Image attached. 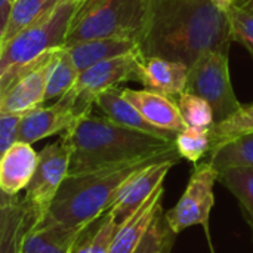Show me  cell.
Instances as JSON below:
<instances>
[{
	"instance_id": "1",
	"label": "cell",
	"mask_w": 253,
	"mask_h": 253,
	"mask_svg": "<svg viewBox=\"0 0 253 253\" xmlns=\"http://www.w3.org/2000/svg\"><path fill=\"white\" fill-rule=\"evenodd\" d=\"M231 42L228 12L211 0H145L141 56L166 58L190 68L205 52L230 49Z\"/></svg>"
},
{
	"instance_id": "2",
	"label": "cell",
	"mask_w": 253,
	"mask_h": 253,
	"mask_svg": "<svg viewBox=\"0 0 253 253\" xmlns=\"http://www.w3.org/2000/svg\"><path fill=\"white\" fill-rule=\"evenodd\" d=\"M168 159L181 160L182 157L178 148H173L162 154L68 175L40 224L58 225L65 230L86 228L111 209L122 188L135 175Z\"/></svg>"
},
{
	"instance_id": "3",
	"label": "cell",
	"mask_w": 253,
	"mask_h": 253,
	"mask_svg": "<svg viewBox=\"0 0 253 253\" xmlns=\"http://www.w3.org/2000/svg\"><path fill=\"white\" fill-rule=\"evenodd\" d=\"M71 150L70 173L113 166L142 157L162 154L176 144L141 130L122 126L108 117L87 116L62 133Z\"/></svg>"
},
{
	"instance_id": "4",
	"label": "cell",
	"mask_w": 253,
	"mask_h": 253,
	"mask_svg": "<svg viewBox=\"0 0 253 253\" xmlns=\"http://www.w3.org/2000/svg\"><path fill=\"white\" fill-rule=\"evenodd\" d=\"M80 6L82 1L77 0H61L44 19L0 44V93L40 58L64 47Z\"/></svg>"
},
{
	"instance_id": "5",
	"label": "cell",
	"mask_w": 253,
	"mask_h": 253,
	"mask_svg": "<svg viewBox=\"0 0 253 253\" xmlns=\"http://www.w3.org/2000/svg\"><path fill=\"white\" fill-rule=\"evenodd\" d=\"M145 21V0H84L71 21L65 44L95 39L138 42Z\"/></svg>"
},
{
	"instance_id": "6",
	"label": "cell",
	"mask_w": 253,
	"mask_h": 253,
	"mask_svg": "<svg viewBox=\"0 0 253 253\" xmlns=\"http://www.w3.org/2000/svg\"><path fill=\"white\" fill-rule=\"evenodd\" d=\"M228 50H208L188 68L185 92L199 95L211 104L215 123L230 117L242 107L231 83Z\"/></svg>"
},
{
	"instance_id": "7",
	"label": "cell",
	"mask_w": 253,
	"mask_h": 253,
	"mask_svg": "<svg viewBox=\"0 0 253 253\" xmlns=\"http://www.w3.org/2000/svg\"><path fill=\"white\" fill-rule=\"evenodd\" d=\"M218 170L211 162L197 163L182 197L170 211L166 212V221L175 234H179L188 227L202 225L211 249L212 243L209 233V218L215 205L213 187L218 181Z\"/></svg>"
},
{
	"instance_id": "8",
	"label": "cell",
	"mask_w": 253,
	"mask_h": 253,
	"mask_svg": "<svg viewBox=\"0 0 253 253\" xmlns=\"http://www.w3.org/2000/svg\"><path fill=\"white\" fill-rule=\"evenodd\" d=\"M139 61V50L101 61L80 73L76 84L64 96L76 101L82 110L92 114L93 107H96V98L102 92L119 87L129 80L138 82Z\"/></svg>"
},
{
	"instance_id": "9",
	"label": "cell",
	"mask_w": 253,
	"mask_h": 253,
	"mask_svg": "<svg viewBox=\"0 0 253 253\" xmlns=\"http://www.w3.org/2000/svg\"><path fill=\"white\" fill-rule=\"evenodd\" d=\"M70 162L71 150L64 138L43 147L39 153V163L24 197L37 212L40 222L46 218L61 185L70 173Z\"/></svg>"
},
{
	"instance_id": "10",
	"label": "cell",
	"mask_w": 253,
	"mask_h": 253,
	"mask_svg": "<svg viewBox=\"0 0 253 253\" xmlns=\"http://www.w3.org/2000/svg\"><path fill=\"white\" fill-rule=\"evenodd\" d=\"M87 116L90 114L83 111L77 102L62 96L50 107L42 105L25 113L21 122L18 141L34 144L47 136L65 133L79 120Z\"/></svg>"
},
{
	"instance_id": "11",
	"label": "cell",
	"mask_w": 253,
	"mask_h": 253,
	"mask_svg": "<svg viewBox=\"0 0 253 253\" xmlns=\"http://www.w3.org/2000/svg\"><path fill=\"white\" fill-rule=\"evenodd\" d=\"M53 53L55 50L40 58L0 93V113L25 114L46 102V82Z\"/></svg>"
},
{
	"instance_id": "12",
	"label": "cell",
	"mask_w": 253,
	"mask_h": 253,
	"mask_svg": "<svg viewBox=\"0 0 253 253\" xmlns=\"http://www.w3.org/2000/svg\"><path fill=\"white\" fill-rule=\"evenodd\" d=\"M181 160L168 159L159 163H154L145 169H142L138 175H135L119 193L114 205L108 212L113 213L116 222L120 225L127 218H130L150 197L151 194L163 185L169 170L178 165Z\"/></svg>"
},
{
	"instance_id": "13",
	"label": "cell",
	"mask_w": 253,
	"mask_h": 253,
	"mask_svg": "<svg viewBox=\"0 0 253 253\" xmlns=\"http://www.w3.org/2000/svg\"><path fill=\"white\" fill-rule=\"evenodd\" d=\"M40 222L37 212L25 197L1 193L0 253H21L27 234Z\"/></svg>"
},
{
	"instance_id": "14",
	"label": "cell",
	"mask_w": 253,
	"mask_h": 253,
	"mask_svg": "<svg viewBox=\"0 0 253 253\" xmlns=\"http://www.w3.org/2000/svg\"><path fill=\"white\" fill-rule=\"evenodd\" d=\"M188 67L182 62L159 58L141 56L138 82L148 90L176 99L187 89Z\"/></svg>"
},
{
	"instance_id": "15",
	"label": "cell",
	"mask_w": 253,
	"mask_h": 253,
	"mask_svg": "<svg viewBox=\"0 0 253 253\" xmlns=\"http://www.w3.org/2000/svg\"><path fill=\"white\" fill-rule=\"evenodd\" d=\"M123 96L130 101L138 111L156 127L179 133L187 127V123L179 111L176 99L148 90V89H129L120 87Z\"/></svg>"
},
{
	"instance_id": "16",
	"label": "cell",
	"mask_w": 253,
	"mask_h": 253,
	"mask_svg": "<svg viewBox=\"0 0 253 253\" xmlns=\"http://www.w3.org/2000/svg\"><path fill=\"white\" fill-rule=\"evenodd\" d=\"M39 163V153L31 144L18 141L0 159V188L3 194L16 196L27 190Z\"/></svg>"
},
{
	"instance_id": "17",
	"label": "cell",
	"mask_w": 253,
	"mask_h": 253,
	"mask_svg": "<svg viewBox=\"0 0 253 253\" xmlns=\"http://www.w3.org/2000/svg\"><path fill=\"white\" fill-rule=\"evenodd\" d=\"M96 107L104 113L105 117H108L110 120H113L122 126H126V127H130L135 130H141V132H145V133H150V135H154V136H159V138H163V139H168L172 142H175V139L178 136L173 132L163 130V129L156 127L154 125H151L138 111V108L123 96L120 87H114V89L102 92L96 98Z\"/></svg>"
},
{
	"instance_id": "18",
	"label": "cell",
	"mask_w": 253,
	"mask_h": 253,
	"mask_svg": "<svg viewBox=\"0 0 253 253\" xmlns=\"http://www.w3.org/2000/svg\"><path fill=\"white\" fill-rule=\"evenodd\" d=\"M163 193L165 187L162 185L130 218H127L123 224L119 225L110 253H133L136 251L147 231L153 225L159 211L163 208Z\"/></svg>"
},
{
	"instance_id": "19",
	"label": "cell",
	"mask_w": 253,
	"mask_h": 253,
	"mask_svg": "<svg viewBox=\"0 0 253 253\" xmlns=\"http://www.w3.org/2000/svg\"><path fill=\"white\" fill-rule=\"evenodd\" d=\"M67 52L70 53L76 68L79 73H83L89 67L111 59L116 56H122L130 52L138 50V42L133 39H95V40H86L80 42L71 46H64Z\"/></svg>"
},
{
	"instance_id": "20",
	"label": "cell",
	"mask_w": 253,
	"mask_h": 253,
	"mask_svg": "<svg viewBox=\"0 0 253 253\" xmlns=\"http://www.w3.org/2000/svg\"><path fill=\"white\" fill-rule=\"evenodd\" d=\"M86 228L65 230L58 225L39 224L27 234L21 253H71L74 243Z\"/></svg>"
},
{
	"instance_id": "21",
	"label": "cell",
	"mask_w": 253,
	"mask_h": 253,
	"mask_svg": "<svg viewBox=\"0 0 253 253\" xmlns=\"http://www.w3.org/2000/svg\"><path fill=\"white\" fill-rule=\"evenodd\" d=\"M59 1L61 0H15L7 27L0 34V44L44 19Z\"/></svg>"
},
{
	"instance_id": "22",
	"label": "cell",
	"mask_w": 253,
	"mask_h": 253,
	"mask_svg": "<svg viewBox=\"0 0 253 253\" xmlns=\"http://www.w3.org/2000/svg\"><path fill=\"white\" fill-rule=\"evenodd\" d=\"M79 70L76 68L70 53L65 47L56 49L49 67L46 82V101H58L62 98L77 82Z\"/></svg>"
},
{
	"instance_id": "23",
	"label": "cell",
	"mask_w": 253,
	"mask_h": 253,
	"mask_svg": "<svg viewBox=\"0 0 253 253\" xmlns=\"http://www.w3.org/2000/svg\"><path fill=\"white\" fill-rule=\"evenodd\" d=\"M218 173V181L228 188L240 203L253 234V168H227Z\"/></svg>"
},
{
	"instance_id": "24",
	"label": "cell",
	"mask_w": 253,
	"mask_h": 253,
	"mask_svg": "<svg viewBox=\"0 0 253 253\" xmlns=\"http://www.w3.org/2000/svg\"><path fill=\"white\" fill-rule=\"evenodd\" d=\"M209 162L219 172L227 168H253V133L231 139L209 153Z\"/></svg>"
},
{
	"instance_id": "25",
	"label": "cell",
	"mask_w": 253,
	"mask_h": 253,
	"mask_svg": "<svg viewBox=\"0 0 253 253\" xmlns=\"http://www.w3.org/2000/svg\"><path fill=\"white\" fill-rule=\"evenodd\" d=\"M248 133H253V101L251 104H242L234 114L218 123H213L211 127L212 150Z\"/></svg>"
},
{
	"instance_id": "26",
	"label": "cell",
	"mask_w": 253,
	"mask_h": 253,
	"mask_svg": "<svg viewBox=\"0 0 253 253\" xmlns=\"http://www.w3.org/2000/svg\"><path fill=\"white\" fill-rule=\"evenodd\" d=\"M175 144L182 159L197 165L212 150L211 127L187 126L178 133Z\"/></svg>"
},
{
	"instance_id": "27",
	"label": "cell",
	"mask_w": 253,
	"mask_h": 253,
	"mask_svg": "<svg viewBox=\"0 0 253 253\" xmlns=\"http://www.w3.org/2000/svg\"><path fill=\"white\" fill-rule=\"evenodd\" d=\"M179 111L187 123V126L194 127H212L215 123V116L211 104L199 95L184 92L176 98Z\"/></svg>"
},
{
	"instance_id": "28",
	"label": "cell",
	"mask_w": 253,
	"mask_h": 253,
	"mask_svg": "<svg viewBox=\"0 0 253 253\" xmlns=\"http://www.w3.org/2000/svg\"><path fill=\"white\" fill-rule=\"evenodd\" d=\"M175 236L176 234L172 231L166 221V212L162 208L153 225L150 227L145 237L133 253H169Z\"/></svg>"
},
{
	"instance_id": "29",
	"label": "cell",
	"mask_w": 253,
	"mask_h": 253,
	"mask_svg": "<svg viewBox=\"0 0 253 253\" xmlns=\"http://www.w3.org/2000/svg\"><path fill=\"white\" fill-rule=\"evenodd\" d=\"M227 12L230 16L233 40L239 42L253 56V10L233 6Z\"/></svg>"
},
{
	"instance_id": "30",
	"label": "cell",
	"mask_w": 253,
	"mask_h": 253,
	"mask_svg": "<svg viewBox=\"0 0 253 253\" xmlns=\"http://www.w3.org/2000/svg\"><path fill=\"white\" fill-rule=\"evenodd\" d=\"M117 228H119V224L116 222L113 213L107 212L102 216V221L98 224V228L92 239L90 253H110Z\"/></svg>"
},
{
	"instance_id": "31",
	"label": "cell",
	"mask_w": 253,
	"mask_h": 253,
	"mask_svg": "<svg viewBox=\"0 0 253 253\" xmlns=\"http://www.w3.org/2000/svg\"><path fill=\"white\" fill-rule=\"evenodd\" d=\"M22 117L18 113H0V156L18 142Z\"/></svg>"
},
{
	"instance_id": "32",
	"label": "cell",
	"mask_w": 253,
	"mask_h": 253,
	"mask_svg": "<svg viewBox=\"0 0 253 253\" xmlns=\"http://www.w3.org/2000/svg\"><path fill=\"white\" fill-rule=\"evenodd\" d=\"M99 221V219H98ZM98 221L92 222L83 233L82 236L77 239V242L74 243L71 253H90V246H92V239L95 236V231L98 228Z\"/></svg>"
},
{
	"instance_id": "33",
	"label": "cell",
	"mask_w": 253,
	"mask_h": 253,
	"mask_svg": "<svg viewBox=\"0 0 253 253\" xmlns=\"http://www.w3.org/2000/svg\"><path fill=\"white\" fill-rule=\"evenodd\" d=\"M15 0H0V34L6 30Z\"/></svg>"
},
{
	"instance_id": "34",
	"label": "cell",
	"mask_w": 253,
	"mask_h": 253,
	"mask_svg": "<svg viewBox=\"0 0 253 253\" xmlns=\"http://www.w3.org/2000/svg\"><path fill=\"white\" fill-rule=\"evenodd\" d=\"M211 1H213L218 7H221L225 12L228 9H231L233 6H236V3H237V0H211Z\"/></svg>"
},
{
	"instance_id": "35",
	"label": "cell",
	"mask_w": 253,
	"mask_h": 253,
	"mask_svg": "<svg viewBox=\"0 0 253 253\" xmlns=\"http://www.w3.org/2000/svg\"><path fill=\"white\" fill-rule=\"evenodd\" d=\"M236 6H239V7H243V9H249V10H253V0H237Z\"/></svg>"
},
{
	"instance_id": "36",
	"label": "cell",
	"mask_w": 253,
	"mask_h": 253,
	"mask_svg": "<svg viewBox=\"0 0 253 253\" xmlns=\"http://www.w3.org/2000/svg\"><path fill=\"white\" fill-rule=\"evenodd\" d=\"M77 1H82V3H83V1H84V0H77Z\"/></svg>"
}]
</instances>
